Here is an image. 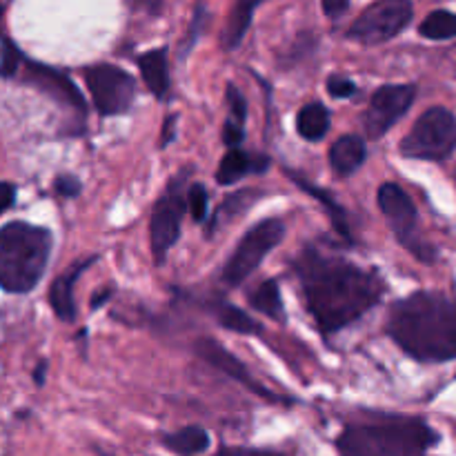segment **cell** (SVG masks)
<instances>
[{
	"label": "cell",
	"instance_id": "obj_16",
	"mask_svg": "<svg viewBox=\"0 0 456 456\" xmlns=\"http://www.w3.org/2000/svg\"><path fill=\"white\" fill-rule=\"evenodd\" d=\"M365 159H368V147L356 134H346L330 147V165L338 176H352L356 169H361Z\"/></svg>",
	"mask_w": 456,
	"mask_h": 456
},
{
	"label": "cell",
	"instance_id": "obj_31",
	"mask_svg": "<svg viewBox=\"0 0 456 456\" xmlns=\"http://www.w3.org/2000/svg\"><path fill=\"white\" fill-rule=\"evenodd\" d=\"M245 141V127L225 120V127H223V142H225L227 150H240V142Z\"/></svg>",
	"mask_w": 456,
	"mask_h": 456
},
{
	"label": "cell",
	"instance_id": "obj_19",
	"mask_svg": "<svg viewBox=\"0 0 456 456\" xmlns=\"http://www.w3.org/2000/svg\"><path fill=\"white\" fill-rule=\"evenodd\" d=\"M288 174H289V178H292L294 185H298L301 190H305L312 199H316L325 209H328V216H330V221H332L334 230H337L346 240H352L350 221H347V212L343 209V205L338 203L337 199H332V194H330V191H325L323 187H316V185H312V183H307L305 176H301V174L292 172V169H288Z\"/></svg>",
	"mask_w": 456,
	"mask_h": 456
},
{
	"label": "cell",
	"instance_id": "obj_14",
	"mask_svg": "<svg viewBox=\"0 0 456 456\" xmlns=\"http://www.w3.org/2000/svg\"><path fill=\"white\" fill-rule=\"evenodd\" d=\"M98 261V256H89L83 258V261L76 263L74 267L65 272V274L58 276L56 281L49 288V303H52L53 314L58 316L65 323H71L76 319V298H74V289H76V281L89 270V265Z\"/></svg>",
	"mask_w": 456,
	"mask_h": 456
},
{
	"label": "cell",
	"instance_id": "obj_5",
	"mask_svg": "<svg viewBox=\"0 0 456 456\" xmlns=\"http://www.w3.org/2000/svg\"><path fill=\"white\" fill-rule=\"evenodd\" d=\"M456 150V116L445 107H430L419 116L408 136L401 141V154L414 160L439 163Z\"/></svg>",
	"mask_w": 456,
	"mask_h": 456
},
{
	"label": "cell",
	"instance_id": "obj_2",
	"mask_svg": "<svg viewBox=\"0 0 456 456\" xmlns=\"http://www.w3.org/2000/svg\"><path fill=\"white\" fill-rule=\"evenodd\" d=\"M386 332L421 363L456 359V303L439 292H414L387 312Z\"/></svg>",
	"mask_w": 456,
	"mask_h": 456
},
{
	"label": "cell",
	"instance_id": "obj_4",
	"mask_svg": "<svg viewBox=\"0 0 456 456\" xmlns=\"http://www.w3.org/2000/svg\"><path fill=\"white\" fill-rule=\"evenodd\" d=\"M52 232L13 221L0 227V288L27 294L40 283L52 256Z\"/></svg>",
	"mask_w": 456,
	"mask_h": 456
},
{
	"label": "cell",
	"instance_id": "obj_27",
	"mask_svg": "<svg viewBox=\"0 0 456 456\" xmlns=\"http://www.w3.org/2000/svg\"><path fill=\"white\" fill-rule=\"evenodd\" d=\"M227 105H230V123L245 127V120H248V101L240 94V89L236 85H227Z\"/></svg>",
	"mask_w": 456,
	"mask_h": 456
},
{
	"label": "cell",
	"instance_id": "obj_17",
	"mask_svg": "<svg viewBox=\"0 0 456 456\" xmlns=\"http://www.w3.org/2000/svg\"><path fill=\"white\" fill-rule=\"evenodd\" d=\"M209 314L216 319V323L223 330H230L234 334H243V337H263V325L256 319L243 312L240 307L232 305V303L223 301V298H212L205 303Z\"/></svg>",
	"mask_w": 456,
	"mask_h": 456
},
{
	"label": "cell",
	"instance_id": "obj_18",
	"mask_svg": "<svg viewBox=\"0 0 456 456\" xmlns=\"http://www.w3.org/2000/svg\"><path fill=\"white\" fill-rule=\"evenodd\" d=\"M136 62H138V69H141L147 89H150L156 98L167 96V89H169L167 47L150 49V52L141 53V56L136 58Z\"/></svg>",
	"mask_w": 456,
	"mask_h": 456
},
{
	"label": "cell",
	"instance_id": "obj_8",
	"mask_svg": "<svg viewBox=\"0 0 456 456\" xmlns=\"http://www.w3.org/2000/svg\"><path fill=\"white\" fill-rule=\"evenodd\" d=\"M377 199L379 208H381L390 230L395 232L396 240H399L405 249H410L419 261H435V248L428 245L426 240L419 236V214L412 199L408 196V191H405L403 187L396 185V183H383V185L379 187Z\"/></svg>",
	"mask_w": 456,
	"mask_h": 456
},
{
	"label": "cell",
	"instance_id": "obj_26",
	"mask_svg": "<svg viewBox=\"0 0 456 456\" xmlns=\"http://www.w3.org/2000/svg\"><path fill=\"white\" fill-rule=\"evenodd\" d=\"M208 208H209V196L205 190L203 183H194L187 190V209H190V216L196 223H203L208 218Z\"/></svg>",
	"mask_w": 456,
	"mask_h": 456
},
{
	"label": "cell",
	"instance_id": "obj_39",
	"mask_svg": "<svg viewBox=\"0 0 456 456\" xmlns=\"http://www.w3.org/2000/svg\"><path fill=\"white\" fill-rule=\"evenodd\" d=\"M101 456H110V454H101Z\"/></svg>",
	"mask_w": 456,
	"mask_h": 456
},
{
	"label": "cell",
	"instance_id": "obj_9",
	"mask_svg": "<svg viewBox=\"0 0 456 456\" xmlns=\"http://www.w3.org/2000/svg\"><path fill=\"white\" fill-rule=\"evenodd\" d=\"M85 83L92 94L94 107L101 116L127 114L136 101V78L110 62L87 67Z\"/></svg>",
	"mask_w": 456,
	"mask_h": 456
},
{
	"label": "cell",
	"instance_id": "obj_23",
	"mask_svg": "<svg viewBox=\"0 0 456 456\" xmlns=\"http://www.w3.org/2000/svg\"><path fill=\"white\" fill-rule=\"evenodd\" d=\"M249 305L254 307L261 314L270 316V319L279 321L283 323L285 321V307H283V298H281V289L276 285L274 279H267L258 285L256 289H252L248 297Z\"/></svg>",
	"mask_w": 456,
	"mask_h": 456
},
{
	"label": "cell",
	"instance_id": "obj_13",
	"mask_svg": "<svg viewBox=\"0 0 456 456\" xmlns=\"http://www.w3.org/2000/svg\"><path fill=\"white\" fill-rule=\"evenodd\" d=\"M25 80L27 83L36 85V87H38L40 92L47 94V96H52L61 107L74 111L80 125L85 123V116H87L85 98L69 76L53 69V67L40 65V62H31L25 58Z\"/></svg>",
	"mask_w": 456,
	"mask_h": 456
},
{
	"label": "cell",
	"instance_id": "obj_11",
	"mask_svg": "<svg viewBox=\"0 0 456 456\" xmlns=\"http://www.w3.org/2000/svg\"><path fill=\"white\" fill-rule=\"evenodd\" d=\"M417 98V87L414 85H383L374 92L370 101L368 111L363 116L365 134L372 141L383 138L412 107Z\"/></svg>",
	"mask_w": 456,
	"mask_h": 456
},
{
	"label": "cell",
	"instance_id": "obj_7",
	"mask_svg": "<svg viewBox=\"0 0 456 456\" xmlns=\"http://www.w3.org/2000/svg\"><path fill=\"white\" fill-rule=\"evenodd\" d=\"M187 174H190V169H183L181 174L172 176V181L167 183L165 191L156 200L154 212H151L150 240L156 265H163L169 249L181 236V223L187 212Z\"/></svg>",
	"mask_w": 456,
	"mask_h": 456
},
{
	"label": "cell",
	"instance_id": "obj_22",
	"mask_svg": "<svg viewBox=\"0 0 456 456\" xmlns=\"http://www.w3.org/2000/svg\"><path fill=\"white\" fill-rule=\"evenodd\" d=\"M330 129V110L323 102H307L297 114V132L305 141H323Z\"/></svg>",
	"mask_w": 456,
	"mask_h": 456
},
{
	"label": "cell",
	"instance_id": "obj_21",
	"mask_svg": "<svg viewBox=\"0 0 456 456\" xmlns=\"http://www.w3.org/2000/svg\"><path fill=\"white\" fill-rule=\"evenodd\" d=\"M160 444L165 445L172 452L181 456H196L203 454L205 450H209L212 439H209L208 430L200 426H185L176 432H167V435L160 436Z\"/></svg>",
	"mask_w": 456,
	"mask_h": 456
},
{
	"label": "cell",
	"instance_id": "obj_29",
	"mask_svg": "<svg viewBox=\"0 0 456 456\" xmlns=\"http://www.w3.org/2000/svg\"><path fill=\"white\" fill-rule=\"evenodd\" d=\"M53 190H56V194H61L62 199H76V196L83 191V183L76 176L62 174V176H58L56 183H53Z\"/></svg>",
	"mask_w": 456,
	"mask_h": 456
},
{
	"label": "cell",
	"instance_id": "obj_30",
	"mask_svg": "<svg viewBox=\"0 0 456 456\" xmlns=\"http://www.w3.org/2000/svg\"><path fill=\"white\" fill-rule=\"evenodd\" d=\"M203 22H205V7H203V4H200V7L196 9V13H194V20H191L190 34H187L185 43H183V49H181V56L183 58H185L187 53H190V49L194 47L196 40H199V31H200V25H203Z\"/></svg>",
	"mask_w": 456,
	"mask_h": 456
},
{
	"label": "cell",
	"instance_id": "obj_28",
	"mask_svg": "<svg viewBox=\"0 0 456 456\" xmlns=\"http://www.w3.org/2000/svg\"><path fill=\"white\" fill-rule=\"evenodd\" d=\"M359 92L354 80H350L347 76L341 74H332L328 78V94L332 98H338V101H346V98H352L354 94Z\"/></svg>",
	"mask_w": 456,
	"mask_h": 456
},
{
	"label": "cell",
	"instance_id": "obj_12",
	"mask_svg": "<svg viewBox=\"0 0 456 456\" xmlns=\"http://www.w3.org/2000/svg\"><path fill=\"white\" fill-rule=\"evenodd\" d=\"M194 352L205 361V363H209L212 368H216L218 372H223L225 377H230L232 381H236V383H240L243 387H248L252 395L261 396V399H265L267 403H276V405H292L294 403V399H289V396L279 395V392H272L270 387H265L263 383H258L256 379L252 377V372H249V370L245 368V365L240 363V361L236 359L230 350H225L221 343L214 341V338H209V337L199 338L194 346Z\"/></svg>",
	"mask_w": 456,
	"mask_h": 456
},
{
	"label": "cell",
	"instance_id": "obj_6",
	"mask_svg": "<svg viewBox=\"0 0 456 456\" xmlns=\"http://www.w3.org/2000/svg\"><path fill=\"white\" fill-rule=\"evenodd\" d=\"M285 239V223L279 216L265 218V221L256 223L254 227H249L248 234L240 239V243L236 245L234 254L227 258V263L223 265L221 281L227 288H239L243 285L254 272L258 270V265L263 263V258Z\"/></svg>",
	"mask_w": 456,
	"mask_h": 456
},
{
	"label": "cell",
	"instance_id": "obj_34",
	"mask_svg": "<svg viewBox=\"0 0 456 456\" xmlns=\"http://www.w3.org/2000/svg\"><path fill=\"white\" fill-rule=\"evenodd\" d=\"M174 138H176V116H167L163 125V134H160V147L165 150Z\"/></svg>",
	"mask_w": 456,
	"mask_h": 456
},
{
	"label": "cell",
	"instance_id": "obj_24",
	"mask_svg": "<svg viewBox=\"0 0 456 456\" xmlns=\"http://www.w3.org/2000/svg\"><path fill=\"white\" fill-rule=\"evenodd\" d=\"M258 199H261V190H243V191H236V194L227 196V199L221 203V208L216 209V214H214L212 223H209V227H208L209 234H212V232H216L223 223H230V221H234L236 216H240V214H243L245 209L252 208Z\"/></svg>",
	"mask_w": 456,
	"mask_h": 456
},
{
	"label": "cell",
	"instance_id": "obj_37",
	"mask_svg": "<svg viewBox=\"0 0 456 456\" xmlns=\"http://www.w3.org/2000/svg\"><path fill=\"white\" fill-rule=\"evenodd\" d=\"M221 456H281V454L261 452V450H239V452H221Z\"/></svg>",
	"mask_w": 456,
	"mask_h": 456
},
{
	"label": "cell",
	"instance_id": "obj_20",
	"mask_svg": "<svg viewBox=\"0 0 456 456\" xmlns=\"http://www.w3.org/2000/svg\"><path fill=\"white\" fill-rule=\"evenodd\" d=\"M258 7H261L258 0H240V3H236L234 7H232L227 25L221 36V43L225 52H232V49H236L243 43V38L248 36L249 25H252L254 12H256Z\"/></svg>",
	"mask_w": 456,
	"mask_h": 456
},
{
	"label": "cell",
	"instance_id": "obj_33",
	"mask_svg": "<svg viewBox=\"0 0 456 456\" xmlns=\"http://www.w3.org/2000/svg\"><path fill=\"white\" fill-rule=\"evenodd\" d=\"M13 200H16V187L12 183L0 181V214L7 212L13 205Z\"/></svg>",
	"mask_w": 456,
	"mask_h": 456
},
{
	"label": "cell",
	"instance_id": "obj_36",
	"mask_svg": "<svg viewBox=\"0 0 456 456\" xmlns=\"http://www.w3.org/2000/svg\"><path fill=\"white\" fill-rule=\"evenodd\" d=\"M47 361H40L34 370V381L36 386H45V374H47Z\"/></svg>",
	"mask_w": 456,
	"mask_h": 456
},
{
	"label": "cell",
	"instance_id": "obj_35",
	"mask_svg": "<svg viewBox=\"0 0 456 456\" xmlns=\"http://www.w3.org/2000/svg\"><path fill=\"white\" fill-rule=\"evenodd\" d=\"M111 294H114V289L107 288V289H101V292L96 294V297L92 298V310H98V307L102 305V303H107L111 298Z\"/></svg>",
	"mask_w": 456,
	"mask_h": 456
},
{
	"label": "cell",
	"instance_id": "obj_32",
	"mask_svg": "<svg viewBox=\"0 0 456 456\" xmlns=\"http://www.w3.org/2000/svg\"><path fill=\"white\" fill-rule=\"evenodd\" d=\"M321 9H323L325 16L337 20V18H341L343 13L350 9V3H347V0H323V3H321Z\"/></svg>",
	"mask_w": 456,
	"mask_h": 456
},
{
	"label": "cell",
	"instance_id": "obj_38",
	"mask_svg": "<svg viewBox=\"0 0 456 456\" xmlns=\"http://www.w3.org/2000/svg\"><path fill=\"white\" fill-rule=\"evenodd\" d=\"M3 12H4V4H0V18H3Z\"/></svg>",
	"mask_w": 456,
	"mask_h": 456
},
{
	"label": "cell",
	"instance_id": "obj_1",
	"mask_svg": "<svg viewBox=\"0 0 456 456\" xmlns=\"http://www.w3.org/2000/svg\"><path fill=\"white\" fill-rule=\"evenodd\" d=\"M307 310L323 337L341 332L363 319L386 297V281L377 270H365L343 256L307 245L294 261Z\"/></svg>",
	"mask_w": 456,
	"mask_h": 456
},
{
	"label": "cell",
	"instance_id": "obj_10",
	"mask_svg": "<svg viewBox=\"0 0 456 456\" xmlns=\"http://www.w3.org/2000/svg\"><path fill=\"white\" fill-rule=\"evenodd\" d=\"M414 16L410 0H381L361 13L354 25L347 29V38L361 45H381L396 38Z\"/></svg>",
	"mask_w": 456,
	"mask_h": 456
},
{
	"label": "cell",
	"instance_id": "obj_25",
	"mask_svg": "<svg viewBox=\"0 0 456 456\" xmlns=\"http://www.w3.org/2000/svg\"><path fill=\"white\" fill-rule=\"evenodd\" d=\"M419 34L428 40L456 38V12L435 9L423 18V22L419 25Z\"/></svg>",
	"mask_w": 456,
	"mask_h": 456
},
{
	"label": "cell",
	"instance_id": "obj_15",
	"mask_svg": "<svg viewBox=\"0 0 456 456\" xmlns=\"http://www.w3.org/2000/svg\"><path fill=\"white\" fill-rule=\"evenodd\" d=\"M270 169V156L245 150H227L216 169L218 185H234L248 174H265Z\"/></svg>",
	"mask_w": 456,
	"mask_h": 456
},
{
	"label": "cell",
	"instance_id": "obj_3",
	"mask_svg": "<svg viewBox=\"0 0 456 456\" xmlns=\"http://www.w3.org/2000/svg\"><path fill=\"white\" fill-rule=\"evenodd\" d=\"M436 444L439 435L430 423L403 414H377L350 423L334 441L341 456H426Z\"/></svg>",
	"mask_w": 456,
	"mask_h": 456
}]
</instances>
